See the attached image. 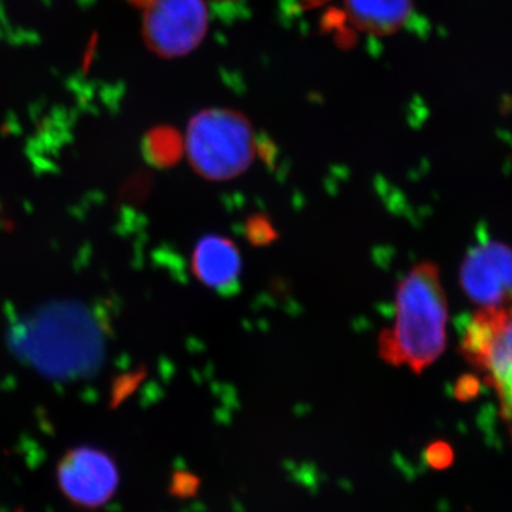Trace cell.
Wrapping results in <instances>:
<instances>
[{"label": "cell", "mask_w": 512, "mask_h": 512, "mask_svg": "<svg viewBox=\"0 0 512 512\" xmlns=\"http://www.w3.org/2000/svg\"><path fill=\"white\" fill-rule=\"evenodd\" d=\"M210 2L220 6V8H224V6L235 5V3L241 2V0H210Z\"/></svg>", "instance_id": "14"}, {"label": "cell", "mask_w": 512, "mask_h": 512, "mask_svg": "<svg viewBox=\"0 0 512 512\" xmlns=\"http://www.w3.org/2000/svg\"><path fill=\"white\" fill-rule=\"evenodd\" d=\"M456 397L461 402L474 399L480 393V380L476 376H463L457 380L456 389H454Z\"/></svg>", "instance_id": "13"}, {"label": "cell", "mask_w": 512, "mask_h": 512, "mask_svg": "<svg viewBox=\"0 0 512 512\" xmlns=\"http://www.w3.org/2000/svg\"><path fill=\"white\" fill-rule=\"evenodd\" d=\"M333 3L323 18V28L340 43L357 35L389 36L409 22L413 0H306L308 6Z\"/></svg>", "instance_id": "7"}, {"label": "cell", "mask_w": 512, "mask_h": 512, "mask_svg": "<svg viewBox=\"0 0 512 512\" xmlns=\"http://www.w3.org/2000/svg\"><path fill=\"white\" fill-rule=\"evenodd\" d=\"M447 296L439 266L421 262L397 286L396 320L379 336V356L387 365H407L420 375L446 349Z\"/></svg>", "instance_id": "2"}, {"label": "cell", "mask_w": 512, "mask_h": 512, "mask_svg": "<svg viewBox=\"0 0 512 512\" xmlns=\"http://www.w3.org/2000/svg\"><path fill=\"white\" fill-rule=\"evenodd\" d=\"M143 37L151 52L165 59L197 49L207 35L204 0H144Z\"/></svg>", "instance_id": "5"}, {"label": "cell", "mask_w": 512, "mask_h": 512, "mask_svg": "<svg viewBox=\"0 0 512 512\" xmlns=\"http://www.w3.org/2000/svg\"><path fill=\"white\" fill-rule=\"evenodd\" d=\"M460 350L497 394L501 420L512 441V302L478 309L468 320Z\"/></svg>", "instance_id": "4"}, {"label": "cell", "mask_w": 512, "mask_h": 512, "mask_svg": "<svg viewBox=\"0 0 512 512\" xmlns=\"http://www.w3.org/2000/svg\"><path fill=\"white\" fill-rule=\"evenodd\" d=\"M119 484V468L99 448H73L57 466L59 490L70 503L83 510H99L109 504Z\"/></svg>", "instance_id": "6"}, {"label": "cell", "mask_w": 512, "mask_h": 512, "mask_svg": "<svg viewBox=\"0 0 512 512\" xmlns=\"http://www.w3.org/2000/svg\"><path fill=\"white\" fill-rule=\"evenodd\" d=\"M9 342L13 353L40 375L74 380L99 369L106 330L83 303L57 301L19 319L10 329Z\"/></svg>", "instance_id": "1"}, {"label": "cell", "mask_w": 512, "mask_h": 512, "mask_svg": "<svg viewBox=\"0 0 512 512\" xmlns=\"http://www.w3.org/2000/svg\"><path fill=\"white\" fill-rule=\"evenodd\" d=\"M185 151L195 173L210 181H228L254 163L256 138L247 117L234 110L210 109L192 117Z\"/></svg>", "instance_id": "3"}, {"label": "cell", "mask_w": 512, "mask_h": 512, "mask_svg": "<svg viewBox=\"0 0 512 512\" xmlns=\"http://www.w3.org/2000/svg\"><path fill=\"white\" fill-rule=\"evenodd\" d=\"M424 458L433 470H446L453 466L454 450L446 441H433L424 451Z\"/></svg>", "instance_id": "11"}, {"label": "cell", "mask_w": 512, "mask_h": 512, "mask_svg": "<svg viewBox=\"0 0 512 512\" xmlns=\"http://www.w3.org/2000/svg\"><path fill=\"white\" fill-rule=\"evenodd\" d=\"M245 237L255 247H266L278 239V232L265 215H252L245 222Z\"/></svg>", "instance_id": "10"}, {"label": "cell", "mask_w": 512, "mask_h": 512, "mask_svg": "<svg viewBox=\"0 0 512 512\" xmlns=\"http://www.w3.org/2000/svg\"><path fill=\"white\" fill-rule=\"evenodd\" d=\"M16 512H23V511H20V510H19V511H16Z\"/></svg>", "instance_id": "15"}, {"label": "cell", "mask_w": 512, "mask_h": 512, "mask_svg": "<svg viewBox=\"0 0 512 512\" xmlns=\"http://www.w3.org/2000/svg\"><path fill=\"white\" fill-rule=\"evenodd\" d=\"M460 285L478 309L512 302V248L498 241L471 248L460 268Z\"/></svg>", "instance_id": "8"}, {"label": "cell", "mask_w": 512, "mask_h": 512, "mask_svg": "<svg viewBox=\"0 0 512 512\" xmlns=\"http://www.w3.org/2000/svg\"><path fill=\"white\" fill-rule=\"evenodd\" d=\"M241 255L231 239L207 235L195 245L192 269L202 284L220 293L237 291Z\"/></svg>", "instance_id": "9"}, {"label": "cell", "mask_w": 512, "mask_h": 512, "mask_svg": "<svg viewBox=\"0 0 512 512\" xmlns=\"http://www.w3.org/2000/svg\"><path fill=\"white\" fill-rule=\"evenodd\" d=\"M200 488V478L194 476V474L187 473V471H181V473L175 474L173 478V494L178 497H192L197 493Z\"/></svg>", "instance_id": "12"}]
</instances>
